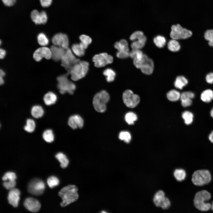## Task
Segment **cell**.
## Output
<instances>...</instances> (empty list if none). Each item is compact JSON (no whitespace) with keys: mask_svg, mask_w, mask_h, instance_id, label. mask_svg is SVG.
Wrapping results in <instances>:
<instances>
[{"mask_svg":"<svg viewBox=\"0 0 213 213\" xmlns=\"http://www.w3.org/2000/svg\"><path fill=\"white\" fill-rule=\"evenodd\" d=\"M114 47L118 51L129 52V49L127 41L122 39L119 41L116 42L114 44Z\"/></svg>","mask_w":213,"mask_h":213,"instance_id":"7402d4cb","label":"cell"},{"mask_svg":"<svg viewBox=\"0 0 213 213\" xmlns=\"http://www.w3.org/2000/svg\"><path fill=\"white\" fill-rule=\"evenodd\" d=\"M211 179L210 172L207 170H201L195 171L193 174L192 181L197 186H202L209 183Z\"/></svg>","mask_w":213,"mask_h":213,"instance_id":"8992f818","label":"cell"},{"mask_svg":"<svg viewBox=\"0 0 213 213\" xmlns=\"http://www.w3.org/2000/svg\"><path fill=\"white\" fill-rule=\"evenodd\" d=\"M126 122L129 125H133L137 119L136 115L134 113L130 112L126 114L125 116Z\"/></svg>","mask_w":213,"mask_h":213,"instance_id":"f35d334b","label":"cell"},{"mask_svg":"<svg viewBox=\"0 0 213 213\" xmlns=\"http://www.w3.org/2000/svg\"><path fill=\"white\" fill-rule=\"evenodd\" d=\"M173 175L175 179L179 181H181L184 180L186 176L185 170L182 169L175 170L174 172Z\"/></svg>","mask_w":213,"mask_h":213,"instance_id":"d6a6232c","label":"cell"},{"mask_svg":"<svg viewBox=\"0 0 213 213\" xmlns=\"http://www.w3.org/2000/svg\"><path fill=\"white\" fill-rule=\"evenodd\" d=\"M144 54L140 49H133L129 52V57L133 61H139L142 58Z\"/></svg>","mask_w":213,"mask_h":213,"instance_id":"83f0119b","label":"cell"},{"mask_svg":"<svg viewBox=\"0 0 213 213\" xmlns=\"http://www.w3.org/2000/svg\"><path fill=\"white\" fill-rule=\"evenodd\" d=\"M57 99L56 94L52 92H49L44 96L43 100L45 104L49 106L54 104Z\"/></svg>","mask_w":213,"mask_h":213,"instance_id":"603a6c76","label":"cell"},{"mask_svg":"<svg viewBox=\"0 0 213 213\" xmlns=\"http://www.w3.org/2000/svg\"><path fill=\"white\" fill-rule=\"evenodd\" d=\"M80 42L88 46L92 42L91 38L89 36L85 34L80 35L79 37Z\"/></svg>","mask_w":213,"mask_h":213,"instance_id":"f6af8a7d","label":"cell"},{"mask_svg":"<svg viewBox=\"0 0 213 213\" xmlns=\"http://www.w3.org/2000/svg\"><path fill=\"white\" fill-rule=\"evenodd\" d=\"M134 64L141 72L146 75L152 74L154 69V63L152 59L144 54L142 59L139 61H133Z\"/></svg>","mask_w":213,"mask_h":213,"instance_id":"52a82bcc","label":"cell"},{"mask_svg":"<svg viewBox=\"0 0 213 213\" xmlns=\"http://www.w3.org/2000/svg\"><path fill=\"white\" fill-rule=\"evenodd\" d=\"M122 99L126 106L130 108L135 107L140 101L139 96L134 94L133 91L130 90H127L123 92Z\"/></svg>","mask_w":213,"mask_h":213,"instance_id":"8fae6325","label":"cell"},{"mask_svg":"<svg viewBox=\"0 0 213 213\" xmlns=\"http://www.w3.org/2000/svg\"><path fill=\"white\" fill-rule=\"evenodd\" d=\"M56 158L60 163V166L62 168H65L68 166L69 160L66 156L62 152H59L55 155Z\"/></svg>","mask_w":213,"mask_h":213,"instance_id":"f546056e","label":"cell"},{"mask_svg":"<svg viewBox=\"0 0 213 213\" xmlns=\"http://www.w3.org/2000/svg\"><path fill=\"white\" fill-rule=\"evenodd\" d=\"M171 28L170 36L172 39H185L192 35L191 31L183 28L179 24L172 25Z\"/></svg>","mask_w":213,"mask_h":213,"instance_id":"ba28073f","label":"cell"},{"mask_svg":"<svg viewBox=\"0 0 213 213\" xmlns=\"http://www.w3.org/2000/svg\"><path fill=\"white\" fill-rule=\"evenodd\" d=\"M103 74L106 77V80L108 82L113 81L116 75L115 72L110 68L105 69L103 72Z\"/></svg>","mask_w":213,"mask_h":213,"instance_id":"f1b7e54d","label":"cell"},{"mask_svg":"<svg viewBox=\"0 0 213 213\" xmlns=\"http://www.w3.org/2000/svg\"><path fill=\"white\" fill-rule=\"evenodd\" d=\"M45 188L44 183L42 180L35 178L31 180L29 183L28 190L31 194L38 196L43 193Z\"/></svg>","mask_w":213,"mask_h":213,"instance_id":"7c38bea8","label":"cell"},{"mask_svg":"<svg viewBox=\"0 0 213 213\" xmlns=\"http://www.w3.org/2000/svg\"><path fill=\"white\" fill-rule=\"evenodd\" d=\"M24 205L27 210L33 212H38L41 207V204L38 201L31 197L25 199Z\"/></svg>","mask_w":213,"mask_h":213,"instance_id":"e0dca14e","label":"cell"},{"mask_svg":"<svg viewBox=\"0 0 213 213\" xmlns=\"http://www.w3.org/2000/svg\"><path fill=\"white\" fill-rule=\"evenodd\" d=\"M68 124L73 129H76L78 128H81L83 125V120L80 116L74 115L69 117Z\"/></svg>","mask_w":213,"mask_h":213,"instance_id":"d6986e66","label":"cell"},{"mask_svg":"<svg viewBox=\"0 0 213 213\" xmlns=\"http://www.w3.org/2000/svg\"><path fill=\"white\" fill-rule=\"evenodd\" d=\"M200 97L203 101L209 102L213 99V91L209 89L206 90L201 93Z\"/></svg>","mask_w":213,"mask_h":213,"instance_id":"cb8c5ba5","label":"cell"},{"mask_svg":"<svg viewBox=\"0 0 213 213\" xmlns=\"http://www.w3.org/2000/svg\"><path fill=\"white\" fill-rule=\"evenodd\" d=\"M206 40L209 41V44L211 46H213V30H206L204 35Z\"/></svg>","mask_w":213,"mask_h":213,"instance_id":"7bdbcfd3","label":"cell"},{"mask_svg":"<svg viewBox=\"0 0 213 213\" xmlns=\"http://www.w3.org/2000/svg\"><path fill=\"white\" fill-rule=\"evenodd\" d=\"M171 205V203L169 199L165 197L162 201L160 207L163 209H169Z\"/></svg>","mask_w":213,"mask_h":213,"instance_id":"bcb514c9","label":"cell"},{"mask_svg":"<svg viewBox=\"0 0 213 213\" xmlns=\"http://www.w3.org/2000/svg\"><path fill=\"white\" fill-rule=\"evenodd\" d=\"M89 67V63L88 62L80 61L72 66L68 73L70 75L72 80L77 81L86 75Z\"/></svg>","mask_w":213,"mask_h":213,"instance_id":"3957f363","label":"cell"},{"mask_svg":"<svg viewBox=\"0 0 213 213\" xmlns=\"http://www.w3.org/2000/svg\"><path fill=\"white\" fill-rule=\"evenodd\" d=\"M165 197V193L163 191L160 190L157 191L153 199L155 205L157 207H160L161 203Z\"/></svg>","mask_w":213,"mask_h":213,"instance_id":"484cf974","label":"cell"},{"mask_svg":"<svg viewBox=\"0 0 213 213\" xmlns=\"http://www.w3.org/2000/svg\"><path fill=\"white\" fill-rule=\"evenodd\" d=\"M20 192L19 190L13 188L10 190L8 196V200L9 203L14 207L17 206L20 199Z\"/></svg>","mask_w":213,"mask_h":213,"instance_id":"ac0fdd59","label":"cell"},{"mask_svg":"<svg viewBox=\"0 0 213 213\" xmlns=\"http://www.w3.org/2000/svg\"><path fill=\"white\" fill-rule=\"evenodd\" d=\"M30 16L32 20L36 24H45L48 20L47 15L44 11L40 12L37 10H34L31 12Z\"/></svg>","mask_w":213,"mask_h":213,"instance_id":"2e32d148","label":"cell"},{"mask_svg":"<svg viewBox=\"0 0 213 213\" xmlns=\"http://www.w3.org/2000/svg\"><path fill=\"white\" fill-rule=\"evenodd\" d=\"M16 184L15 180L4 181L3 183L4 186L7 190H11L14 188Z\"/></svg>","mask_w":213,"mask_h":213,"instance_id":"7dc6e473","label":"cell"},{"mask_svg":"<svg viewBox=\"0 0 213 213\" xmlns=\"http://www.w3.org/2000/svg\"><path fill=\"white\" fill-rule=\"evenodd\" d=\"M71 49L73 53L78 57H82L85 54V49L81 47L79 43L73 44Z\"/></svg>","mask_w":213,"mask_h":213,"instance_id":"4dcf8cb0","label":"cell"},{"mask_svg":"<svg viewBox=\"0 0 213 213\" xmlns=\"http://www.w3.org/2000/svg\"><path fill=\"white\" fill-rule=\"evenodd\" d=\"M129 52L117 51L116 53V56L120 59L126 58L129 57Z\"/></svg>","mask_w":213,"mask_h":213,"instance_id":"c3c4849f","label":"cell"},{"mask_svg":"<svg viewBox=\"0 0 213 213\" xmlns=\"http://www.w3.org/2000/svg\"><path fill=\"white\" fill-rule=\"evenodd\" d=\"M5 73L4 72L2 69H1L0 71V76L1 77H3L5 76Z\"/></svg>","mask_w":213,"mask_h":213,"instance_id":"11a10c76","label":"cell"},{"mask_svg":"<svg viewBox=\"0 0 213 213\" xmlns=\"http://www.w3.org/2000/svg\"><path fill=\"white\" fill-rule=\"evenodd\" d=\"M41 5L43 7H48L51 4L52 0H40Z\"/></svg>","mask_w":213,"mask_h":213,"instance_id":"681fc988","label":"cell"},{"mask_svg":"<svg viewBox=\"0 0 213 213\" xmlns=\"http://www.w3.org/2000/svg\"><path fill=\"white\" fill-rule=\"evenodd\" d=\"M35 126V123L34 120L28 119L26 120V125L24 127V129L28 133H32L34 130Z\"/></svg>","mask_w":213,"mask_h":213,"instance_id":"74e56055","label":"cell"},{"mask_svg":"<svg viewBox=\"0 0 213 213\" xmlns=\"http://www.w3.org/2000/svg\"><path fill=\"white\" fill-rule=\"evenodd\" d=\"M188 83V81L183 76H179L176 78L174 84L176 88L181 90Z\"/></svg>","mask_w":213,"mask_h":213,"instance_id":"d4e9b609","label":"cell"},{"mask_svg":"<svg viewBox=\"0 0 213 213\" xmlns=\"http://www.w3.org/2000/svg\"><path fill=\"white\" fill-rule=\"evenodd\" d=\"M34 59L37 62L40 61L43 58L49 59L52 58V53L50 49L42 47L36 49L33 54Z\"/></svg>","mask_w":213,"mask_h":213,"instance_id":"9a60e30c","label":"cell"},{"mask_svg":"<svg viewBox=\"0 0 213 213\" xmlns=\"http://www.w3.org/2000/svg\"><path fill=\"white\" fill-rule=\"evenodd\" d=\"M130 133L126 131L121 132L119 134V138L121 140L127 143H129L131 140Z\"/></svg>","mask_w":213,"mask_h":213,"instance_id":"60d3db41","label":"cell"},{"mask_svg":"<svg viewBox=\"0 0 213 213\" xmlns=\"http://www.w3.org/2000/svg\"><path fill=\"white\" fill-rule=\"evenodd\" d=\"M130 39L133 42L131 44L133 49H140L145 46L146 38L143 33L141 31H137L133 33L130 36Z\"/></svg>","mask_w":213,"mask_h":213,"instance_id":"30bf717a","label":"cell"},{"mask_svg":"<svg viewBox=\"0 0 213 213\" xmlns=\"http://www.w3.org/2000/svg\"><path fill=\"white\" fill-rule=\"evenodd\" d=\"M4 5L8 7L13 5L16 2V0H1Z\"/></svg>","mask_w":213,"mask_h":213,"instance_id":"f907efd6","label":"cell"},{"mask_svg":"<svg viewBox=\"0 0 213 213\" xmlns=\"http://www.w3.org/2000/svg\"><path fill=\"white\" fill-rule=\"evenodd\" d=\"M52 41L54 45L66 50L68 48L69 41L67 35L62 33H58L52 37Z\"/></svg>","mask_w":213,"mask_h":213,"instance_id":"5bb4252c","label":"cell"},{"mask_svg":"<svg viewBox=\"0 0 213 213\" xmlns=\"http://www.w3.org/2000/svg\"><path fill=\"white\" fill-rule=\"evenodd\" d=\"M211 198V194L206 190H202L197 192L195 195L193 202L195 207L198 209L202 211L209 210L211 204L206 202Z\"/></svg>","mask_w":213,"mask_h":213,"instance_id":"7a4b0ae2","label":"cell"},{"mask_svg":"<svg viewBox=\"0 0 213 213\" xmlns=\"http://www.w3.org/2000/svg\"><path fill=\"white\" fill-rule=\"evenodd\" d=\"M6 55V51L3 49H1L0 50V58L1 59L4 58Z\"/></svg>","mask_w":213,"mask_h":213,"instance_id":"f5cc1de1","label":"cell"},{"mask_svg":"<svg viewBox=\"0 0 213 213\" xmlns=\"http://www.w3.org/2000/svg\"><path fill=\"white\" fill-rule=\"evenodd\" d=\"M181 94L177 90H172L169 91L167 94V99L172 101H175L180 99Z\"/></svg>","mask_w":213,"mask_h":213,"instance_id":"1f68e13d","label":"cell"},{"mask_svg":"<svg viewBox=\"0 0 213 213\" xmlns=\"http://www.w3.org/2000/svg\"><path fill=\"white\" fill-rule=\"evenodd\" d=\"M167 47L169 50L172 52L178 51L180 48L179 42L176 40L174 39L169 41L168 43Z\"/></svg>","mask_w":213,"mask_h":213,"instance_id":"836d02e7","label":"cell"},{"mask_svg":"<svg viewBox=\"0 0 213 213\" xmlns=\"http://www.w3.org/2000/svg\"><path fill=\"white\" fill-rule=\"evenodd\" d=\"M210 115L213 118V108L212 109L211 111Z\"/></svg>","mask_w":213,"mask_h":213,"instance_id":"6f0895ef","label":"cell"},{"mask_svg":"<svg viewBox=\"0 0 213 213\" xmlns=\"http://www.w3.org/2000/svg\"><path fill=\"white\" fill-rule=\"evenodd\" d=\"M110 96L105 90L96 93L94 96L93 104L95 110L99 112H104L106 109V104L109 101Z\"/></svg>","mask_w":213,"mask_h":213,"instance_id":"277c9868","label":"cell"},{"mask_svg":"<svg viewBox=\"0 0 213 213\" xmlns=\"http://www.w3.org/2000/svg\"><path fill=\"white\" fill-rule=\"evenodd\" d=\"M113 58L111 55L106 53H101L95 55L92 58L94 66L97 67H101L112 63Z\"/></svg>","mask_w":213,"mask_h":213,"instance_id":"4fadbf2b","label":"cell"},{"mask_svg":"<svg viewBox=\"0 0 213 213\" xmlns=\"http://www.w3.org/2000/svg\"><path fill=\"white\" fill-rule=\"evenodd\" d=\"M38 43L41 46H45L47 45L49 43L48 38L43 33H41L38 34L37 37Z\"/></svg>","mask_w":213,"mask_h":213,"instance_id":"ab89813d","label":"cell"},{"mask_svg":"<svg viewBox=\"0 0 213 213\" xmlns=\"http://www.w3.org/2000/svg\"><path fill=\"white\" fill-rule=\"evenodd\" d=\"M47 183L49 187L52 188L58 185L59 180L57 177L52 176L47 179Z\"/></svg>","mask_w":213,"mask_h":213,"instance_id":"b9f144b4","label":"cell"},{"mask_svg":"<svg viewBox=\"0 0 213 213\" xmlns=\"http://www.w3.org/2000/svg\"><path fill=\"white\" fill-rule=\"evenodd\" d=\"M153 41L155 45L159 48L163 47L166 43L165 38L164 36L160 35L157 36L154 38Z\"/></svg>","mask_w":213,"mask_h":213,"instance_id":"8d00e7d4","label":"cell"},{"mask_svg":"<svg viewBox=\"0 0 213 213\" xmlns=\"http://www.w3.org/2000/svg\"><path fill=\"white\" fill-rule=\"evenodd\" d=\"M16 178V175L14 172H9L4 174L2 177V179L4 181L15 180Z\"/></svg>","mask_w":213,"mask_h":213,"instance_id":"ee69618b","label":"cell"},{"mask_svg":"<svg viewBox=\"0 0 213 213\" xmlns=\"http://www.w3.org/2000/svg\"><path fill=\"white\" fill-rule=\"evenodd\" d=\"M78 190L77 187L73 185H69L62 189L59 192L62 200L61 206L64 207L75 201L78 197Z\"/></svg>","mask_w":213,"mask_h":213,"instance_id":"6da1fadb","label":"cell"},{"mask_svg":"<svg viewBox=\"0 0 213 213\" xmlns=\"http://www.w3.org/2000/svg\"><path fill=\"white\" fill-rule=\"evenodd\" d=\"M4 83V80L3 79V77H0V84L1 85H3Z\"/></svg>","mask_w":213,"mask_h":213,"instance_id":"9f6ffc18","label":"cell"},{"mask_svg":"<svg viewBox=\"0 0 213 213\" xmlns=\"http://www.w3.org/2000/svg\"><path fill=\"white\" fill-rule=\"evenodd\" d=\"M43 139L46 142L51 143L54 140V135L52 131L50 129H47L44 131L43 134Z\"/></svg>","mask_w":213,"mask_h":213,"instance_id":"e575fe53","label":"cell"},{"mask_svg":"<svg viewBox=\"0 0 213 213\" xmlns=\"http://www.w3.org/2000/svg\"><path fill=\"white\" fill-rule=\"evenodd\" d=\"M182 117L185 123L187 125H189L193 121V115L191 112L186 111L183 113Z\"/></svg>","mask_w":213,"mask_h":213,"instance_id":"d590c367","label":"cell"},{"mask_svg":"<svg viewBox=\"0 0 213 213\" xmlns=\"http://www.w3.org/2000/svg\"><path fill=\"white\" fill-rule=\"evenodd\" d=\"M209 139L211 142L213 143V131L209 135Z\"/></svg>","mask_w":213,"mask_h":213,"instance_id":"db71d44e","label":"cell"},{"mask_svg":"<svg viewBox=\"0 0 213 213\" xmlns=\"http://www.w3.org/2000/svg\"><path fill=\"white\" fill-rule=\"evenodd\" d=\"M50 49L52 53V58L55 61L61 59L66 50L61 47L54 45L52 46Z\"/></svg>","mask_w":213,"mask_h":213,"instance_id":"44dd1931","label":"cell"},{"mask_svg":"<svg viewBox=\"0 0 213 213\" xmlns=\"http://www.w3.org/2000/svg\"><path fill=\"white\" fill-rule=\"evenodd\" d=\"M31 112L32 116L36 118L41 117L44 114V110L43 108L41 106L38 105L33 106Z\"/></svg>","mask_w":213,"mask_h":213,"instance_id":"4316f807","label":"cell"},{"mask_svg":"<svg viewBox=\"0 0 213 213\" xmlns=\"http://www.w3.org/2000/svg\"><path fill=\"white\" fill-rule=\"evenodd\" d=\"M211 208L212 211H213V201L212 202V204H211Z\"/></svg>","mask_w":213,"mask_h":213,"instance_id":"680465c9","label":"cell"},{"mask_svg":"<svg viewBox=\"0 0 213 213\" xmlns=\"http://www.w3.org/2000/svg\"><path fill=\"white\" fill-rule=\"evenodd\" d=\"M69 74L67 72L65 74L59 76L57 78L58 82L57 87L61 94L68 93L70 94H72L76 89L75 84L68 79L67 76Z\"/></svg>","mask_w":213,"mask_h":213,"instance_id":"5b68a950","label":"cell"},{"mask_svg":"<svg viewBox=\"0 0 213 213\" xmlns=\"http://www.w3.org/2000/svg\"><path fill=\"white\" fill-rule=\"evenodd\" d=\"M195 96L194 93L191 91L183 92L180 95V99L182 106L185 107L190 106L192 103V99Z\"/></svg>","mask_w":213,"mask_h":213,"instance_id":"ffe728a7","label":"cell"},{"mask_svg":"<svg viewBox=\"0 0 213 213\" xmlns=\"http://www.w3.org/2000/svg\"><path fill=\"white\" fill-rule=\"evenodd\" d=\"M62 66L63 67L69 72L70 69L74 64L80 61L73 54L69 48L66 49L64 54L61 59Z\"/></svg>","mask_w":213,"mask_h":213,"instance_id":"9c48e42d","label":"cell"},{"mask_svg":"<svg viewBox=\"0 0 213 213\" xmlns=\"http://www.w3.org/2000/svg\"><path fill=\"white\" fill-rule=\"evenodd\" d=\"M206 80L209 83H213V72H211L208 74L206 76Z\"/></svg>","mask_w":213,"mask_h":213,"instance_id":"816d5d0a","label":"cell"}]
</instances>
